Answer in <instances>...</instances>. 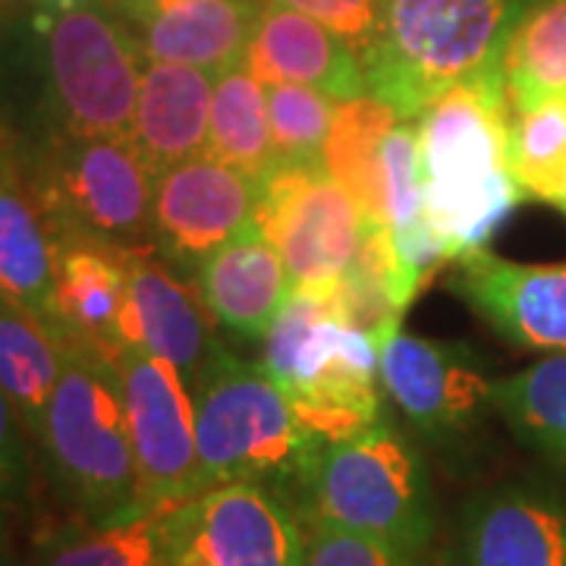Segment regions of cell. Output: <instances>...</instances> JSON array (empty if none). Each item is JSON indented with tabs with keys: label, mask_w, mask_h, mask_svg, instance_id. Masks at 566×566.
Segmentation results:
<instances>
[{
	"label": "cell",
	"mask_w": 566,
	"mask_h": 566,
	"mask_svg": "<svg viewBox=\"0 0 566 566\" xmlns=\"http://www.w3.org/2000/svg\"><path fill=\"white\" fill-rule=\"evenodd\" d=\"M557 208H560V211H564V214H566V192H564V196H560V202H557Z\"/></svg>",
	"instance_id": "ab89813d"
},
{
	"label": "cell",
	"mask_w": 566,
	"mask_h": 566,
	"mask_svg": "<svg viewBox=\"0 0 566 566\" xmlns=\"http://www.w3.org/2000/svg\"><path fill=\"white\" fill-rule=\"evenodd\" d=\"M305 17L318 20L337 39H344L363 66L371 61L381 39V3L385 0H277Z\"/></svg>",
	"instance_id": "d6a6232c"
},
{
	"label": "cell",
	"mask_w": 566,
	"mask_h": 566,
	"mask_svg": "<svg viewBox=\"0 0 566 566\" xmlns=\"http://www.w3.org/2000/svg\"><path fill=\"white\" fill-rule=\"evenodd\" d=\"M111 363L120 378L139 504H182L199 497L208 488L196 444V403L186 378L142 346H123Z\"/></svg>",
	"instance_id": "8fae6325"
},
{
	"label": "cell",
	"mask_w": 566,
	"mask_h": 566,
	"mask_svg": "<svg viewBox=\"0 0 566 566\" xmlns=\"http://www.w3.org/2000/svg\"><path fill=\"white\" fill-rule=\"evenodd\" d=\"M381 174H385V227L390 230L406 277L419 293V286L431 277V271L447 262V255L424 223L416 123L400 120L394 126V133L385 142Z\"/></svg>",
	"instance_id": "4316f807"
},
{
	"label": "cell",
	"mask_w": 566,
	"mask_h": 566,
	"mask_svg": "<svg viewBox=\"0 0 566 566\" xmlns=\"http://www.w3.org/2000/svg\"><path fill=\"white\" fill-rule=\"evenodd\" d=\"M300 516L412 554H431L438 535L428 465L387 419L318 450Z\"/></svg>",
	"instance_id": "8992f818"
},
{
	"label": "cell",
	"mask_w": 566,
	"mask_h": 566,
	"mask_svg": "<svg viewBox=\"0 0 566 566\" xmlns=\"http://www.w3.org/2000/svg\"><path fill=\"white\" fill-rule=\"evenodd\" d=\"M214 82L186 63L145 61L129 139L155 177L208 151Z\"/></svg>",
	"instance_id": "7402d4cb"
},
{
	"label": "cell",
	"mask_w": 566,
	"mask_h": 566,
	"mask_svg": "<svg viewBox=\"0 0 566 566\" xmlns=\"http://www.w3.org/2000/svg\"><path fill=\"white\" fill-rule=\"evenodd\" d=\"M400 117L390 104L378 95H359L340 102L331 136L324 142L322 167L356 202L365 227H385L381 155Z\"/></svg>",
	"instance_id": "cb8c5ba5"
},
{
	"label": "cell",
	"mask_w": 566,
	"mask_h": 566,
	"mask_svg": "<svg viewBox=\"0 0 566 566\" xmlns=\"http://www.w3.org/2000/svg\"><path fill=\"white\" fill-rule=\"evenodd\" d=\"M245 70L264 85H312L337 102L368 95V76L356 51L318 20L277 0H264Z\"/></svg>",
	"instance_id": "ac0fdd59"
},
{
	"label": "cell",
	"mask_w": 566,
	"mask_h": 566,
	"mask_svg": "<svg viewBox=\"0 0 566 566\" xmlns=\"http://www.w3.org/2000/svg\"><path fill=\"white\" fill-rule=\"evenodd\" d=\"M32 182L61 240L155 249V174L129 136L48 133L25 148Z\"/></svg>",
	"instance_id": "52a82bcc"
},
{
	"label": "cell",
	"mask_w": 566,
	"mask_h": 566,
	"mask_svg": "<svg viewBox=\"0 0 566 566\" xmlns=\"http://www.w3.org/2000/svg\"><path fill=\"white\" fill-rule=\"evenodd\" d=\"M303 516L262 485H218L174 516L170 566H303Z\"/></svg>",
	"instance_id": "7c38bea8"
},
{
	"label": "cell",
	"mask_w": 566,
	"mask_h": 566,
	"mask_svg": "<svg viewBox=\"0 0 566 566\" xmlns=\"http://www.w3.org/2000/svg\"><path fill=\"white\" fill-rule=\"evenodd\" d=\"M447 566H566V494L538 479L479 491L460 513Z\"/></svg>",
	"instance_id": "5bb4252c"
},
{
	"label": "cell",
	"mask_w": 566,
	"mask_h": 566,
	"mask_svg": "<svg viewBox=\"0 0 566 566\" xmlns=\"http://www.w3.org/2000/svg\"><path fill=\"white\" fill-rule=\"evenodd\" d=\"M54 262L57 233L32 182L29 155L13 136L0 151V293L51 324Z\"/></svg>",
	"instance_id": "ffe728a7"
},
{
	"label": "cell",
	"mask_w": 566,
	"mask_h": 566,
	"mask_svg": "<svg viewBox=\"0 0 566 566\" xmlns=\"http://www.w3.org/2000/svg\"><path fill=\"white\" fill-rule=\"evenodd\" d=\"M177 506L142 504L104 523L73 520L51 528L39 542L35 566H170Z\"/></svg>",
	"instance_id": "603a6c76"
},
{
	"label": "cell",
	"mask_w": 566,
	"mask_h": 566,
	"mask_svg": "<svg viewBox=\"0 0 566 566\" xmlns=\"http://www.w3.org/2000/svg\"><path fill=\"white\" fill-rule=\"evenodd\" d=\"M0 566H13V560H10V547H0Z\"/></svg>",
	"instance_id": "74e56055"
},
{
	"label": "cell",
	"mask_w": 566,
	"mask_h": 566,
	"mask_svg": "<svg viewBox=\"0 0 566 566\" xmlns=\"http://www.w3.org/2000/svg\"><path fill=\"white\" fill-rule=\"evenodd\" d=\"M196 444L205 488L262 485L303 506L322 441L300 422L277 381L218 346L192 385Z\"/></svg>",
	"instance_id": "7a4b0ae2"
},
{
	"label": "cell",
	"mask_w": 566,
	"mask_h": 566,
	"mask_svg": "<svg viewBox=\"0 0 566 566\" xmlns=\"http://www.w3.org/2000/svg\"><path fill=\"white\" fill-rule=\"evenodd\" d=\"M450 286L510 346L566 353V262H506L482 249L453 262Z\"/></svg>",
	"instance_id": "9a60e30c"
},
{
	"label": "cell",
	"mask_w": 566,
	"mask_h": 566,
	"mask_svg": "<svg viewBox=\"0 0 566 566\" xmlns=\"http://www.w3.org/2000/svg\"><path fill=\"white\" fill-rule=\"evenodd\" d=\"M3 7H22V3H32V0H0Z\"/></svg>",
	"instance_id": "f35d334b"
},
{
	"label": "cell",
	"mask_w": 566,
	"mask_h": 566,
	"mask_svg": "<svg viewBox=\"0 0 566 566\" xmlns=\"http://www.w3.org/2000/svg\"><path fill=\"white\" fill-rule=\"evenodd\" d=\"M506 164L523 199L560 202L566 192V95L510 104Z\"/></svg>",
	"instance_id": "f546056e"
},
{
	"label": "cell",
	"mask_w": 566,
	"mask_h": 566,
	"mask_svg": "<svg viewBox=\"0 0 566 566\" xmlns=\"http://www.w3.org/2000/svg\"><path fill=\"white\" fill-rule=\"evenodd\" d=\"M264 0H126L111 10L145 61L186 63L211 76L245 66Z\"/></svg>",
	"instance_id": "2e32d148"
},
{
	"label": "cell",
	"mask_w": 566,
	"mask_h": 566,
	"mask_svg": "<svg viewBox=\"0 0 566 566\" xmlns=\"http://www.w3.org/2000/svg\"><path fill=\"white\" fill-rule=\"evenodd\" d=\"M208 155L262 180L277 164L271 117H268V88L252 70H230L214 82L211 123H208Z\"/></svg>",
	"instance_id": "83f0119b"
},
{
	"label": "cell",
	"mask_w": 566,
	"mask_h": 566,
	"mask_svg": "<svg viewBox=\"0 0 566 566\" xmlns=\"http://www.w3.org/2000/svg\"><path fill=\"white\" fill-rule=\"evenodd\" d=\"M268 88V117L274 136L277 161L322 164L324 142L337 117L340 102L312 85H264Z\"/></svg>",
	"instance_id": "4dcf8cb0"
},
{
	"label": "cell",
	"mask_w": 566,
	"mask_h": 566,
	"mask_svg": "<svg viewBox=\"0 0 566 566\" xmlns=\"http://www.w3.org/2000/svg\"><path fill=\"white\" fill-rule=\"evenodd\" d=\"M17 406L0 390V547H10V526L13 513L20 510L29 482V463H25V438Z\"/></svg>",
	"instance_id": "836d02e7"
},
{
	"label": "cell",
	"mask_w": 566,
	"mask_h": 566,
	"mask_svg": "<svg viewBox=\"0 0 566 566\" xmlns=\"http://www.w3.org/2000/svg\"><path fill=\"white\" fill-rule=\"evenodd\" d=\"M189 281L199 290L211 322L243 344L262 346L264 334L293 296L286 264L255 227L214 249Z\"/></svg>",
	"instance_id": "d6986e66"
},
{
	"label": "cell",
	"mask_w": 566,
	"mask_h": 566,
	"mask_svg": "<svg viewBox=\"0 0 566 566\" xmlns=\"http://www.w3.org/2000/svg\"><path fill=\"white\" fill-rule=\"evenodd\" d=\"M13 32H10V20L3 17V3H0V82L10 76V70H13V63H17V57H13Z\"/></svg>",
	"instance_id": "d590c367"
},
{
	"label": "cell",
	"mask_w": 566,
	"mask_h": 566,
	"mask_svg": "<svg viewBox=\"0 0 566 566\" xmlns=\"http://www.w3.org/2000/svg\"><path fill=\"white\" fill-rule=\"evenodd\" d=\"M255 230L277 249L293 293L327 296L353 262L365 223L322 164L277 161L259 180Z\"/></svg>",
	"instance_id": "9c48e42d"
},
{
	"label": "cell",
	"mask_w": 566,
	"mask_h": 566,
	"mask_svg": "<svg viewBox=\"0 0 566 566\" xmlns=\"http://www.w3.org/2000/svg\"><path fill=\"white\" fill-rule=\"evenodd\" d=\"M378 375L385 400L441 450L469 444L494 412L488 359L469 344L397 331L381 344Z\"/></svg>",
	"instance_id": "30bf717a"
},
{
	"label": "cell",
	"mask_w": 566,
	"mask_h": 566,
	"mask_svg": "<svg viewBox=\"0 0 566 566\" xmlns=\"http://www.w3.org/2000/svg\"><path fill=\"white\" fill-rule=\"evenodd\" d=\"M63 340L51 324L0 293V390L35 438L61 381Z\"/></svg>",
	"instance_id": "d4e9b609"
},
{
	"label": "cell",
	"mask_w": 566,
	"mask_h": 566,
	"mask_svg": "<svg viewBox=\"0 0 566 566\" xmlns=\"http://www.w3.org/2000/svg\"><path fill=\"white\" fill-rule=\"evenodd\" d=\"M126 300V249L76 237L57 243L51 324L61 340L92 346L111 359L123 349Z\"/></svg>",
	"instance_id": "44dd1931"
},
{
	"label": "cell",
	"mask_w": 566,
	"mask_h": 566,
	"mask_svg": "<svg viewBox=\"0 0 566 566\" xmlns=\"http://www.w3.org/2000/svg\"><path fill=\"white\" fill-rule=\"evenodd\" d=\"M35 441L76 520L104 523L142 506L120 378L104 353L63 340L61 381Z\"/></svg>",
	"instance_id": "3957f363"
},
{
	"label": "cell",
	"mask_w": 566,
	"mask_h": 566,
	"mask_svg": "<svg viewBox=\"0 0 566 566\" xmlns=\"http://www.w3.org/2000/svg\"><path fill=\"white\" fill-rule=\"evenodd\" d=\"M259 180L218 161L196 155L155 177V252L182 277L223 243L255 227Z\"/></svg>",
	"instance_id": "4fadbf2b"
},
{
	"label": "cell",
	"mask_w": 566,
	"mask_h": 566,
	"mask_svg": "<svg viewBox=\"0 0 566 566\" xmlns=\"http://www.w3.org/2000/svg\"><path fill=\"white\" fill-rule=\"evenodd\" d=\"M10 139H13V133H10V129H7V126L0 123V151H3L7 145H10Z\"/></svg>",
	"instance_id": "8d00e7d4"
},
{
	"label": "cell",
	"mask_w": 566,
	"mask_h": 566,
	"mask_svg": "<svg viewBox=\"0 0 566 566\" xmlns=\"http://www.w3.org/2000/svg\"><path fill=\"white\" fill-rule=\"evenodd\" d=\"M303 566H434L431 554H412L324 523H308Z\"/></svg>",
	"instance_id": "1f68e13d"
},
{
	"label": "cell",
	"mask_w": 566,
	"mask_h": 566,
	"mask_svg": "<svg viewBox=\"0 0 566 566\" xmlns=\"http://www.w3.org/2000/svg\"><path fill=\"white\" fill-rule=\"evenodd\" d=\"M126 277L123 346H142L167 359L192 390L221 346L199 290L155 249H126Z\"/></svg>",
	"instance_id": "e0dca14e"
},
{
	"label": "cell",
	"mask_w": 566,
	"mask_h": 566,
	"mask_svg": "<svg viewBox=\"0 0 566 566\" xmlns=\"http://www.w3.org/2000/svg\"><path fill=\"white\" fill-rule=\"evenodd\" d=\"M102 0H32V10L39 20H54L61 13H70V10H80V7H95Z\"/></svg>",
	"instance_id": "e575fe53"
},
{
	"label": "cell",
	"mask_w": 566,
	"mask_h": 566,
	"mask_svg": "<svg viewBox=\"0 0 566 566\" xmlns=\"http://www.w3.org/2000/svg\"><path fill=\"white\" fill-rule=\"evenodd\" d=\"M510 104L566 95V0H523L504 48Z\"/></svg>",
	"instance_id": "f1b7e54d"
},
{
	"label": "cell",
	"mask_w": 566,
	"mask_h": 566,
	"mask_svg": "<svg viewBox=\"0 0 566 566\" xmlns=\"http://www.w3.org/2000/svg\"><path fill=\"white\" fill-rule=\"evenodd\" d=\"M523 0H385L381 39L365 63L368 95L400 120L463 82L504 76V48Z\"/></svg>",
	"instance_id": "277c9868"
},
{
	"label": "cell",
	"mask_w": 566,
	"mask_h": 566,
	"mask_svg": "<svg viewBox=\"0 0 566 566\" xmlns=\"http://www.w3.org/2000/svg\"><path fill=\"white\" fill-rule=\"evenodd\" d=\"M491 409L520 444L566 475V353L494 378Z\"/></svg>",
	"instance_id": "484cf974"
},
{
	"label": "cell",
	"mask_w": 566,
	"mask_h": 566,
	"mask_svg": "<svg viewBox=\"0 0 566 566\" xmlns=\"http://www.w3.org/2000/svg\"><path fill=\"white\" fill-rule=\"evenodd\" d=\"M378 353L337 315L334 293H293L264 334L259 365L322 444H340L385 419Z\"/></svg>",
	"instance_id": "5b68a950"
},
{
	"label": "cell",
	"mask_w": 566,
	"mask_h": 566,
	"mask_svg": "<svg viewBox=\"0 0 566 566\" xmlns=\"http://www.w3.org/2000/svg\"><path fill=\"white\" fill-rule=\"evenodd\" d=\"M44 117L63 136H129L145 57L104 3L39 20Z\"/></svg>",
	"instance_id": "ba28073f"
},
{
	"label": "cell",
	"mask_w": 566,
	"mask_h": 566,
	"mask_svg": "<svg viewBox=\"0 0 566 566\" xmlns=\"http://www.w3.org/2000/svg\"><path fill=\"white\" fill-rule=\"evenodd\" d=\"M506 123L504 76L463 82L416 120L424 223L447 262L488 249L523 202L506 164Z\"/></svg>",
	"instance_id": "6da1fadb"
}]
</instances>
